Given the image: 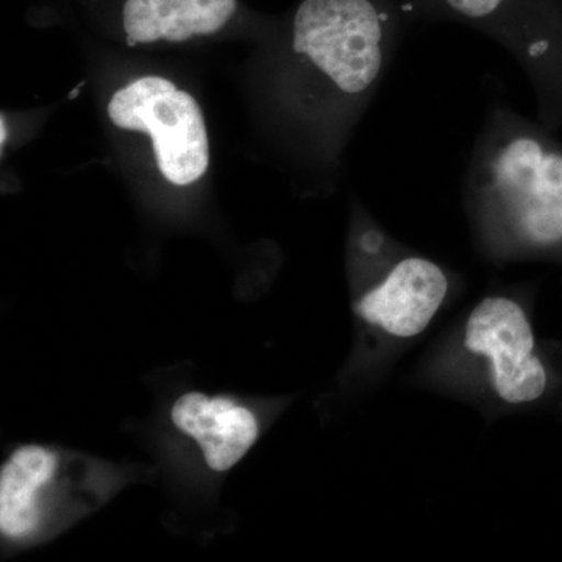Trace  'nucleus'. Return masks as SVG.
<instances>
[{
  "instance_id": "nucleus-1",
  "label": "nucleus",
  "mask_w": 562,
  "mask_h": 562,
  "mask_svg": "<svg viewBox=\"0 0 562 562\" xmlns=\"http://www.w3.org/2000/svg\"><path fill=\"white\" fill-rule=\"evenodd\" d=\"M462 181L492 235L517 249L562 257V140L553 131L495 101Z\"/></svg>"
},
{
  "instance_id": "nucleus-2",
  "label": "nucleus",
  "mask_w": 562,
  "mask_h": 562,
  "mask_svg": "<svg viewBox=\"0 0 562 562\" xmlns=\"http://www.w3.org/2000/svg\"><path fill=\"white\" fill-rule=\"evenodd\" d=\"M412 25L447 21L497 43L530 81L538 121L562 128V0H405Z\"/></svg>"
},
{
  "instance_id": "nucleus-3",
  "label": "nucleus",
  "mask_w": 562,
  "mask_h": 562,
  "mask_svg": "<svg viewBox=\"0 0 562 562\" xmlns=\"http://www.w3.org/2000/svg\"><path fill=\"white\" fill-rule=\"evenodd\" d=\"M109 116L122 131L151 138L161 176L188 187L205 176L210 165L209 135L198 101L162 77H143L114 92Z\"/></svg>"
},
{
  "instance_id": "nucleus-4",
  "label": "nucleus",
  "mask_w": 562,
  "mask_h": 562,
  "mask_svg": "<svg viewBox=\"0 0 562 562\" xmlns=\"http://www.w3.org/2000/svg\"><path fill=\"white\" fill-rule=\"evenodd\" d=\"M465 346L492 362V382L508 403L538 401L547 390L546 368L535 355L527 313L506 297L484 299L465 327Z\"/></svg>"
},
{
  "instance_id": "nucleus-5",
  "label": "nucleus",
  "mask_w": 562,
  "mask_h": 562,
  "mask_svg": "<svg viewBox=\"0 0 562 562\" xmlns=\"http://www.w3.org/2000/svg\"><path fill=\"white\" fill-rule=\"evenodd\" d=\"M447 291L449 280L436 262L405 255L386 268L380 283L362 295L357 310L391 335L413 338L428 327Z\"/></svg>"
},
{
  "instance_id": "nucleus-6",
  "label": "nucleus",
  "mask_w": 562,
  "mask_h": 562,
  "mask_svg": "<svg viewBox=\"0 0 562 562\" xmlns=\"http://www.w3.org/2000/svg\"><path fill=\"white\" fill-rule=\"evenodd\" d=\"M172 422L201 446L213 471H227L236 464L258 436L254 414L228 398H209L190 392L176 402Z\"/></svg>"
},
{
  "instance_id": "nucleus-7",
  "label": "nucleus",
  "mask_w": 562,
  "mask_h": 562,
  "mask_svg": "<svg viewBox=\"0 0 562 562\" xmlns=\"http://www.w3.org/2000/svg\"><path fill=\"white\" fill-rule=\"evenodd\" d=\"M235 11L236 0H127L122 22L128 46L183 43L220 32Z\"/></svg>"
},
{
  "instance_id": "nucleus-8",
  "label": "nucleus",
  "mask_w": 562,
  "mask_h": 562,
  "mask_svg": "<svg viewBox=\"0 0 562 562\" xmlns=\"http://www.w3.org/2000/svg\"><path fill=\"white\" fill-rule=\"evenodd\" d=\"M57 469L55 454L38 446L21 447L0 472V530L7 538L31 535L40 522V491Z\"/></svg>"
},
{
  "instance_id": "nucleus-9",
  "label": "nucleus",
  "mask_w": 562,
  "mask_h": 562,
  "mask_svg": "<svg viewBox=\"0 0 562 562\" xmlns=\"http://www.w3.org/2000/svg\"><path fill=\"white\" fill-rule=\"evenodd\" d=\"M0 133H2V136H0V144H2V149L5 147L7 138H9V127H7L5 120L0 121Z\"/></svg>"
},
{
  "instance_id": "nucleus-10",
  "label": "nucleus",
  "mask_w": 562,
  "mask_h": 562,
  "mask_svg": "<svg viewBox=\"0 0 562 562\" xmlns=\"http://www.w3.org/2000/svg\"><path fill=\"white\" fill-rule=\"evenodd\" d=\"M85 85V81H81V83L79 85V87L76 88V90H74L72 92H70L69 94V99H74L76 98L77 94H79V91H80V88L83 87Z\"/></svg>"
}]
</instances>
